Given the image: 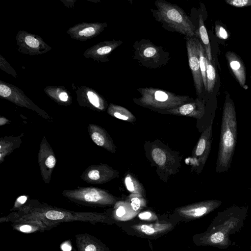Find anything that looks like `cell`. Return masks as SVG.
Masks as SVG:
<instances>
[{
  "instance_id": "obj_1",
  "label": "cell",
  "mask_w": 251,
  "mask_h": 251,
  "mask_svg": "<svg viewBox=\"0 0 251 251\" xmlns=\"http://www.w3.org/2000/svg\"><path fill=\"white\" fill-rule=\"evenodd\" d=\"M237 138V119L234 104L227 94L224 105L216 171L227 172L231 167Z\"/></svg>"
},
{
  "instance_id": "obj_2",
  "label": "cell",
  "mask_w": 251,
  "mask_h": 251,
  "mask_svg": "<svg viewBox=\"0 0 251 251\" xmlns=\"http://www.w3.org/2000/svg\"><path fill=\"white\" fill-rule=\"evenodd\" d=\"M29 218L39 219L55 227L62 223L74 221L89 222L92 224L116 223L111 214L107 212H75L49 207L34 208L20 219Z\"/></svg>"
},
{
  "instance_id": "obj_3",
  "label": "cell",
  "mask_w": 251,
  "mask_h": 251,
  "mask_svg": "<svg viewBox=\"0 0 251 251\" xmlns=\"http://www.w3.org/2000/svg\"><path fill=\"white\" fill-rule=\"evenodd\" d=\"M158 20L167 24L175 31L188 37L196 34L195 26L185 12L175 4L164 0L155 2Z\"/></svg>"
},
{
  "instance_id": "obj_4",
  "label": "cell",
  "mask_w": 251,
  "mask_h": 251,
  "mask_svg": "<svg viewBox=\"0 0 251 251\" xmlns=\"http://www.w3.org/2000/svg\"><path fill=\"white\" fill-rule=\"evenodd\" d=\"M177 223L171 220L156 222L129 221L115 224L127 234L148 239H156L174 229Z\"/></svg>"
},
{
  "instance_id": "obj_5",
  "label": "cell",
  "mask_w": 251,
  "mask_h": 251,
  "mask_svg": "<svg viewBox=\"0 0 251 251\" xmlns=\"http://www.w3.org/2000/svg\"><path fill=\"white\" fill-rule=\"evenodd\" d=\"M141 94L140 101L143 104L157 108L175 107L189 99L186 96L176 95L168 91L154 88H144L138 90Z\"/></svg>"
},
{
  "instance_id": "obj_6",
  "label": "cell",
  "mask_w": 251,
  "mask_h": 251,
  "mask_svg": "<svg viewBox=\"0 0 251 251\" xmlns=\"http://www.w3.org/2000/svg\"><path fill=\"white\" fill-rule=\"evenodd\" d=\"M64 195L74 201L88 205H110L117 201L115 198L105 191L94 188L67 191Z\"/></svg>"
},
{
  "instance_id": "obj_7",
  "label": "cell",
  "mask_w": 251,
  "mask_h": 251,
  "mask_svg": "<svg viewBox=\"0 0 251 251\" xmlns=\"http://www.w3.org/2000/svg\"><path fill=\"white\" fill-rule=\"evenodd\" d=\"M219 200H208L176 208L170 220L177 223L187 222L204 216L221 204Z\"/></svg>"
},
{
  "instance_id": "obj_8",
  "label": "cell",
  "mask_w": 251,
  "mask_h": 251,
  "mask_svg": "<svg viewBox=\"0 0 251 251\" xmlns=\"http://www.w3.org/2000/svg\"><path fill=\"white\" fill-rule=\"evenodd\" d=\"M186 49L190 68L193 75L194 85L197 95H200L203 86L200 69L197 39L190 38L186 42Z\"/></svg>"
},
{
  "instance_id": "obj_9",
  "label": "cell",
  "mask_w": 251,
  "mask_h": 251,
  "mask_svg": "<svg viewBox=\"0 0 251 251\" xmlns=\"http://www.w3.org/2000/svg\"><path fill=\"white\" fill-rule=\"evenodd\" d=\"M14 230L25 233L43 232L55 227L52 225L36 218L19 219L12 222Z\"/></svg>"
},
{
  "instance_id": "obj_10",
  "label": "cell",
  "mask_w": 251,
  "mask_h": 251,
  "mask_svg": "<svg viewBox=\"0 0 251 251\" xmlns=\"http://www.w3.org/2000/svg\"><path fill=\"white\" fill-rule=\"evenodd\" d=\"M74 251H111L101 240L87 233L76 234Z\"/></svg>"
},
{
  "instance_id": "obj_11",
  "label": "cell",
  "mask_w": 251,
  "mask_h": 251,
  "mask_svg": "<svg viewBox=\"0 0 251 251\" xmlns=\"http://www.w3.org/2000/svg\"><path fill=\"white\" fill-rule=\"evenodd\" d=\"M213 121L204 131L197 145L195 155L200 157V161L204 164L209 153L211 145Z\"/></svg>"
},
{
  "instance_id": "obj_12",
  "label": "cell",
  "mask_w": 251,
  "mask_h": 251,
  "mask_svg": "<svg viewBox=\"0 0 251 251\" xmlns=\"http://www.w3.org/2000/svg\"><path fill=\"white\" fill-rule=\"evenodd\" d=\"M226 56L236 78L240 85L244 87L246 80V74L242 61L235 53L231 51L226 52Z\"/></svg>"
},
{
  "instance_id": "obj_13",
  "label": "cell",
  "mask_w": 251,
  "mask_h": 251,
  "mask_svg": "<svg viewBox=\"0 0 251 251\" xmlns=\"http://www.w3.org/2000/svg\"><path fill=\"white\" fill-rule=\"evenodd\" d=\"M173 111H176L183 115H194L197 117H201L204 112V103L198 99L193 102L183 104Z\"/></svg>"
},
{
  "instance_id": "obj_14",
  "label": "cell",
  "mask_w": 251,
  "mask_h": 251,
  "mask_svg": "<svg viewBox=\"0 0 251 251\" xmlns=\"http://www.w3.org/2000/svg\"><path fill=\"white\" fill-rule=\"evenodd\" d=\"M199 24L198 33L205 49L207 57L209 61H211L212 58L211 46L203 18L201 15L199 16Z\"/></svg>"
},
{
  "instance_id": "obj_15",
  "label": "cell",
  "mask_w": 251,
  "mask_h": 251,
  "mask_svg": "<svg viewBox=\"0 0 251 251\" xmlns=\"http://www.w3.org/2000/svg\"><path fill=\"white\" fill-rule=\"evenodd\" d=\"M140 55L146 61L157 62L159 59V48L152 44H145L140 50Z\"/></svg>"
},
{
  "instance_id": "obj_16",
  "label": "cell",
  "mask_w": 251,
  "mask_h": 251,
  "mask_svg": "<svg viewBox=\"0 0 251 251\" xmlns=\"http://www.w3.org/2000/svg\"><path fill=\"white\" fill-rule=\"evenodd\" d=\"M197 44L200 69L202 77L203 84L205 90H207L206 64L207 57L204 47L198 39H197Z\"/></svg>"
},
{
  "instance_id": "obj_17",
  "label": "cell",
  "mask_w": 251,
  "mask_h": 251,
  "mask_svg": "<svg viewBox=\"0 0 251 251\" xmlns=\"http://www.w3.org/2000/svg\"><path fill=\"white\" fill-rule=\"evenodd\" d=\"M206 78H207V91L209 93H212L214 87L216 74L215 68L211 61L207 59L206 64Z\"/></svg>"
},
{
  "instance_id": "obj_18",
  "label": "cell",
  "mask_w": 251,
  "mask_h": 251,
  "mask_svg": "<svg viewBox=\"0 0 251 251\" xmlns=\"http://www.w3.org/2000/svg\"><path fill=\"white\" fill-rule=\"evenodd\" d=\"M112 110L113 116L122 120L127 121L133 117L129 111L121 106H113Z\"/></svg>"
},
{
  "instance_id": "obj_19",
  "label": "cell",
  "mask_w": 251,
  "mask_h": 251,
  "mask_svg": "<svg viewBox=\"0 0 251 251\" xmlns=\"http://www.w3.org/2000/svg\"><path fill=\"white\" fill-rule=\"evenodd\" d=\"M151 155L155 162L159 166H162L166 162V154L159 148L154 149L151 152Z\"/></svg>"
},
{
  "instance_id": "obj_20",
  "label": "cell",
  "mask_w": 251,
  "mask_h": 251,
  "mask_svg": "<svg viewBox=\"0 0 251 251\" xmlns=\"http://www.w3.org/2000/svg\"><path fill=\"white\" fill-rule=\"evenodd\" d=\"M137 216L139 219L146 222H156L160 220L157 215L154 212L150 211L138 213Z\"/></svg>"
},
{
  "instance_id": "obj_21",
  "label": "cell",
  "mask_w": 251,
  "mask_h": 251,
  "mask_svg": "<svg viewBox=\"0 0 251 251\" xmlns=\"http://www.w3.org/2000/svg\"><path fill=\"white\" fill-rule=\"evenodd\" d=\"M91 136L92 140L96 144L101 147L104 146L105 139L103 135L100 131H93L91 133Z\"/></svg>"
},
{
  "instance_id": "obj_22",
  "label": "cell",
  "mask_w": 251,
  "mask_h": 251,
  "mask_svg": "<svg viewBox=\"0 0 251 251\" xmlns=\"http://www.w3.org/2000/svg\"><path fill=\"white\" fill-rule=\"evenodd\" d=\"M227 4L237 7L251 6V0H226Z\"/></svg>"
},
{
  "instance_id": "obj_23",
  "label": "cell",
  "mask_w": 251,
  "mask_h": 251,
  "mask_svg": "<svg viewBox=\"0 0 251 251\" xmlns=\"http://www.w3.org/2000/svg\"><path fill=\"white\" fill-rule=\"evenodd\" d=\"M130 205L132 209L136 212L144 206L141 200L137 197H133L131 199Z\"/></svg>"
},
{
  "instance_id": "obj_24",
  "label": "cell",
  "mask_w": 251,
  "mask_h": 251,
  "mask_svg": "<svg viewBox=\"0 0 251 251\" xmlns=\"http://www.w3.org/2000/svg\"><path fill=\"white\" fill-rule=\"evenodd\" d=\"M87 94L90 102L95 107H100L99 98L97 95L92 91H88Z\"/></svg>"
},
{
  "instance_id": "obj_25",
  "label": "cell",
  "mask_w": 251,
  "mask_h": 251,
  "mask_svg": "<svg viewBox=\"0 0 251 251\" xmlns=\"http://www.w3.org/2000/svg\"><path fill=\"white\" fill-rule=\"evenodd\" d=\"M215 32L217 36L222 39H226L228 34L226 29L221 25H217L215 26Z\"/></svg>"
},
{
  "instance_id": "obj_26",
  "label": "cell",
  "mask_w": 251,
  "mask_h": 251,
  "mask_svg": "<svg viewBox=\"0 0 251 251\" xmlns=\"http://www.w3.org/2000/svg\"><path fill=\"white\" fill-rule=\"evenodd\" d=\"M27 200V197L26 196H21L18 197L15 201V204L11 209L12 211L16 210L17 209H20L22 206L24 205Z\"/></svg>"
},
{
  "instance_id": "obj_27",
  "label": "cell",
  "mask_w": 251,
  "mask_h": 251,
  "mask_svg": "<svg viewBox=\"0 0 251 251\" xmlns=\"http://www.w3.org/2000/svg\"><path fill=\"white\" fill-rule=\"evenodd\" d=\"M25 43L31 48H37L39 45V41L31 36H27L25 39Z\"/></svg>"
},
{
  "instance_id": "obj_28",
  "label": "cell",
  "mask_w": 251,
  "mask_h": 251,
  "mask_svg": "<svg viewBox=\"0 0 251 251\" xmlns=\"http://www.w3.org/2000/svg\"><path fill=\"white\" fill-rule=\"evenodd\" d=\"M118 46H111L110 45H106L104 46L101 47L99 48L97 50V52L98 54L99 55H104L108 54L111 51H112L113 48H115Z\"/></svg>"
},
{
  "instance_id": "obj_29",
  "label": "cell",
  "mask_w": 251,
  "mask_h": 251,
  "mask_svg": "<svg viewBox=\"0 0 251 251\" xmlns=\"http://www.w3.org/2000/svg\"><path fill=\"white\" fill-rule=\"evenodd\" d=\"M45 165L50 169L53 168L56 164V159L53 155H50L45 161Z\"/></svg>"
},
{
  "instance_id": "obj_30",
  "label": "cell",
  "mask_w": 251,
  "mask_h": 251,
  "mask_svg": "<svg viewBox=\"0 0 251 251\" xmlns=\"http://www.w3.org/2000/svg\"><path fill=\"white\" fill-rule=\"evenodd\" d=\"M87 176L88 178L92 180L96 181L100 178V174L97 169L90 170L88 173Z\"/></svg>"
},
{
  "instance_id": "obj_31",
  "label": "cell",
  "mask_w": 251,
  "mask_h": 251,
  "mask_svg": "<svg viewBox=\"0 0 251 251\" xmlns=\"http://www.w3.org/2000/svg\"><path fill=\"white\" fill-rule=\"evenodd\" d=\"M11 94L10 88L3 84L0 85V95L1 97H7Z\"/></svg>"
},
{
  "instance_id": "obj_32",
  "label": "cell",
  "mask_w": 251,
  "mask_h": 251,
  "mask_svg": "<svg viewBox=\"0 0 251 251\" xmlns=\"http://www.w3.org/2000/svg\"><path fill=\"white\" fill-rule=\"evenodd\" d=\"M125 184L127 189L131 192H134L135 191V188L134 187V184L129 176H126L125 178Z\"/></svg>"
},
{
  "instance_id": "obj_33",
  "label": "cell",
  "mask_w": 251,
  "mask_h": 251,
  "mask_svg": "<svg viewBox=\"0 0 251 251\" xmlns=\"http://www.w3.org/2000/svg\"><path fill=\"white\" fill-rule=\"evenodd\" d=\"M95 33V30L93 27H89L84 28L82 30L79 32V35L80 36H85L86 37L94 35Z\"/></svg>"
},
{
  "instance_id": "obj_34",
  "label": "cell",
  "mask_w": 251,
  "mask_h": 251,
  "mask_svg": "<svg viewBox=\"0 0 251 251\" xmlns=\"http://www.w3.org/2000/svg\"><path fill=\"white\" fill-rule=\"evenodd\" d=\"M60 248L63 251H71L72 247L70 241L67 240L62 242L60 245Z\"/></svg>"
},
{
  "instance_id": "obj_35",
  "label": "cell",
  "mask_w": 251,
  "mask_h": 251,
  "mask_svg": "<svg viewBox=\"0 0 251 251\" xmlns=\"http://www.w3.org/2000/svg\"><path fill=\"white\" fill-rule=\"evenodd\" d=\"M60 100L63 101H66L68 99V96L66 92H62L60 93L59 96Z\"/></svg>"
},
{
  "instance_id": "obj_36",
  "label": "cell",
  "mask_w": 251,
  "mask_h": 251,
  "mask_svg": "<svg viewBox=\"0 0 251 251\" xmlns=\"http://www.w3.org/2000/svg\"><path fill=\"white\" fill-rule=\"evenodd\" d=\"M127 251H130V250H127Z\"/></svg>"
},
{
  "instance_id": "obj_37",
  "label": "cell",
  "mask_w": 251,
  "mask_h": 251,
  "mask_svg": "<svg viewBox=\"0 0 251 251\" xmlns=\"http://www.w3.org/2000/svg\"></svg>"
}]
</instances>
